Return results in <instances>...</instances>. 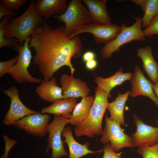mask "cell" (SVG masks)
<instances>
[{
    "label": "cell",
    "instance_id": "obj_1",
    "mask_svg": "<svg viewBox=\"0 0 158 158\" xmlns=\"http://www.w3.org/2000/svg\"><path fill=\"white\" fill-rule=\"evenodd\" d=\"M69 36L65 26L53 28L47 22L31 36L29 47L35 52L32 63L37 67L44 80H50L64 66L69 68L73 75L75 69L72 64L71 59L80 57L83 47L78 36L72 39Z\"/></svg>",
    "mask_w": 158,
    "mask_h": 158
},
{
    "label": "cell",
    "instance_id": "obj_2",
    "mask_svg": "<svg viewBox=\"0 0 158 158\" xmlns=\"http://www.w3.org/2000/svg\"><path fill=\"white\" fill-rule=\"evenodd\" d=\"M47 21L39 15L36 11L34 2L31 0L25 11L15 18L8 16L0 21V40L4 38L15 37L22 45L28 38L33 35L37 30Z\"/></svg>",
    "mask_w": 158,
    "mask_h": 158
},
{
    "label": "cell",
    "instance_id": "obj_3",
    "mask_svg": "<svg viewBox=\"0 0 158 158\" xmlns=\"http://www.w3.org/2000/svg\"><path fill=\"white\" fill-rule=\"evenodd\" d=\"M94 93V101L88 115L82 123L74 128V132L77 137L94 138L102 133V120L109 103L108 97L106 92L97 86Z\"/></svg>",
    "mask_w": 158,
    "mask_h": 158
},
{
    "label": "cell",
    "instance_id": "obj_4",
    "mask_svg": "<svg viewBox=\"0 0 158 158\" xmlns=\"http://www.w3.org/2000/svg\"><path fill=\"white\" fill-rule=\"evenodd\" d=\"M134 23L128 27L122 23L121 30L116 37L111 42L105 44L100 50L99 53L103 59L111 57L112 54L119 51L124 44L134 40L143 42L145 40L142 30V18L133 16Z\"/></svg>",
    "mask_w": 158,
    "mask_h": 158
},
{
    "label": "cell",
    "instance_id": "obj_5",
    "mask_svg": "<svg viewBox=\"0 0 158 158\" xmlns=\"http://www.w3.org/2000/svg\"><path fill=\"white\" fill-rule=\"evenodd\" d=\"M31 38V36L28 38L23 45L18 43L13 46L14 49L18 53V59L8 74L15 81L20 84L27 83L38 84L42 81L41 79L32 76L28 70L32 58L29 47Z\"/></svg>",
    "mask_w": 158,
    "mask_h": 158
},
{
    "label": "cell",
    "instance_id": "obj_6",
    "mask_svg": "<svg viewBox=\"0 0 158 158\" xmlns=\"http://www.w3.org/2000/svg\"><path fill=\"white\" fill-rule=\"evenodd\" d=\"M54 17L64 23L66 32L69 36L80 26L91 23L88 10L80 0L70 1L63 14Z\"/></svg>",
    "mask_w": 158,
    "mask_h": 158
},
{
    "label": "cell",
    "instance_id": "obj_7",
    "mask_svg": "<svg viewBox=\"0 0 158 158\" xmlns=\"http://www.w3.org/2000/svg\"><path fill=\"white\" fill-rule=\"evenodd\" d=\"M105 120V124L100 139L102 143H109L115 152L124 147L133 148L131 137L124 132L119 124L107 115Z\"/></svg>",
    "mask_w": 158,
    "mask_h": 158
},
{
    "label": "cell",
    "instance_id": "obj_8",
    "mask_svg": "<svg viewBox=\"0 0 158 158\" xmlns=\"http://www.w3.org/2000/svg\"><path fill=\"white\" fill-rule=\"evenodd\" d=\"M70 119L64 118L61 115H55L53 120L49 123L46 152L50 149L51 150V158H60L69 155V154L65 149L61 137L63 128L67 124L70 123Z\"/></svg>",
    "mask_w": 158,
    "mask_h": 158
},
{
    "label": "cell",
    "instance_id": "obj_9",
    "mask_svg": "<svg viewBox=\"0 0 158 158\" xmlns=\"http://www.w3.org/2000/svg\"><path fill=\"white\" fill-rule=\"evenodd\" d=\"M121 29V26L115 24L99 25L91 23L78 27L69 37L72 39L79 34L88 32L93 35L96 43L106 44L116 37Z\"/></svg>",
    "mask_w": 158,
    "mask_h": 158
},
{
    "label": "cell",
    "instance_id": "obj_10",
    "mask_svg": "<svg viewBox=\"0 0 158 158\" xmlns=\"http://www.w3.org/2000/svg\"><path fill=\"white\" fill-rule=\"evenodd\" d=\"M18 91V88L13 86L3 91L11 101L9 109L3 120L4 124L6 125H13L16 121L29 115L38 112L28 108L23 104L19 98Z\"/></svg>",
    "mask_w": 158,
    "mask_h": 158
},
{
    "label": "cell",
    "instance_id": "obj_11",
    "mask_svg": "<svg viewBox=\"0 0 158 158\" xmlns=\"http://www.w3.org/2000/svg\"><path fill=\"white\" fill-rule=\"evenodd\" d=\"M51 116L38 113L31 114L16 121L13 126L33 136L43 137L47 134Z\"/></svg>",
    "mask_w": 158,
    "mask_h": 158
},
{
    "label": "cell",
    "instance_id": "obj_12",
    "mask_svg": "<svg viewBox=\"0 0 158 158\" xmlns=\"http://www.w3.org/2000/svg\"><path fill=\"white\" fill-rule=\"evenodd\" d=\"M136 132L131 135L133 147L143 146H152L158 143V127H154L144 123L135 114L133 115Z\"/></svg>",
    "mask_w": 158,
    "mask_h": 158
},
{
    "label": "cell",
    "instance_id": "obj_13",
    "mask_svg": "<svg viewBox=\"0 0 158 158\" xmlns=\"http://www.w3.org/2000/svg\"><path fill=\"white\" fill-rule=\"evenodd\" d=\"M60 83L63 99L83 97L88 96L91 91L85 82L80 78L73 77V75H62L60 78Z\"/></svg>",
    "mask_w": 158,
    "mask_h": 158
},
{
    "label": "cell",
    "instance_id": "obj_14",
    "mask_svg": "<svg viewBox=\"0 0 158 158\" xmlns=\"http://www.w3.org/2000/svg\"><path fill=\"white\" fill-rule=\"evenodd\" d=\"M134 69L130 79L132 86L130 93V97H134L140 95L147 97L158 108V98L153 90L152 84L145 78L138 66H136Z\"/></svg>",
    "mask_w": 158,
    "mask_h": 158
},
{
    "label": "cell",
    "instance_id": "obj_15",
    "mask_svg": "<svg viewBox=\"0 0 158 158\" xmlns=\"http://www.w3.org/2000/svg\"><path fill=\"white\" fill-rule=\"evenodd\" d=\"M61 136L64 137L63 142L68 146L69 152V158H81L88 154H96L103 151V150L97 151L89 150L90 144L89 142L82 144L77 142L73 136L70 126L64 128L61 133Z\"/></svg>",
    "mask_w": 158,
    "mask_h": 158
},
{
    "label": "cell",
    "instance_id": "obj_16",
    "mask_svg": "<svg viewBox=\"0 0 158 158\" xmlns=\"http://www.w3.org/2000/svg\"><path fill=\"white\" fill-rule=\"evenodd\" d=\"M67 0H37L34 2L35 9L38 14L45 19L51 15H60L66 10Z\"/></svg>",
    "mask_w": 158,
    "mask_h": 158
},
{
    "label": "cell",
    "instance_id": "obj_17",
    "mask_svg": "<svg viewBox=\"0 0 158 158\" xmlns=\"http://www.w3.org/2000/svg\"><path fill=\"white\" fill-rule=\"evenodd\" d=\"M86 5L91 23L99 25L111 24L106 8L107 0H83Z\"/></svg>",
    "mask_w": 158,
    "mask_h": 158
},
{
    "label": "cell",
    "instance_id": "obj_18",
    "mask_svg": "<svg viewBox=\"0 0 158 158\" xmlns=\"http://www.w3.org/2000/svg\"><path fill=\"white\" fill-rule=\"evenodd\" d=\"M56 82L53 76L49 80L42 81L35 90L39 98L46 102L52 103L63 99L62 88L57 85Z\"/></svg>",
    "mask_w": 158,
    "mask_h": 158
},
{
    "label": "cell",
    "instance_id": "obj_19",
    "mask_svg": "<svg viewBox=\"0 0 158 158\" xmlns=\"http://www.w3.org/2000/svg\"><path fill=\"white\" fill-rule=\"evenodd\" d=\"M123 71L122 68H121L114 75L107 78L96 75L94 81L97 86L107 94L108 97H111L110 92L114 87L130 79L133 73L130 72L123 73Z\"/></svg>",
    "mask_w": 158,
    "mask_h": 158
},
{
    "label": "cell",
    "instance_id": "obj_20",
    "mask_svg": "<svg viewBox=\"0 0 158 158\" xmlns=\"http://www.w3.org/2000/svg\"><path fill=\"white\" fill-rule=\"evenodd\" d=\"M137 56L141 59L144 71L154 84L158 82V63L154 59L152 48L147 46L138 49Z\"/></svg>",
    "mask_w": 158,
    "mask_h": 158
},
{
    "label": "cell",
    "instance_id": "obj_21",
    "mask_svg": "<svg viewBox=\"0 0 158 158\" xmlns=\"http://www.w3.org/2000/svg\"><path fill=\"white\" fill-rule=\"evenodd\" d=\"M76 99L69 98L55 101L49 106L41 110L42 114H52L60 115L66 118L70 119L73 110L77 104Z\"/></svg>",
    "mask_w": 158,
    "mask_h": 158
},
{
    "label": "cell",
    "instance_id": "obj_22",
    "mask_svg": "<svg viewBox=\"0 0 158 158\" xmlns=\"http://www.w3.org/2000/svg\"><path fill=\"white\" fill-rule=\"evenodd\" d=\"M130 91L128 90L123 94L118 92L117 97L111 103H109L107 109L110 114V118L120 126L126 123L124 118V107L130 95Z\"/></svg>",
    "mask_w": 158,
    "mask_h": 158
},
{
    "label": "cell",
    "instance_id": "obj_23",
    "mask_svg": "<svg viewBox=\"0 0 158 158\" xmlns=\"http://www.w3.org/2000/svg\"><path fill=\"white\" fill-rule=\"evenodd\" d=\"M95 97L87 96L82 97L81 101L77 103L70 118V124L75 126L82 123L88 115L93 103Z\"/></svg>",
    "mask_w": 158,
    "mask_h": 158
},
{
    "label": "cell",
    "instance_id": "obj_24",
    "mask_svg": "<svg viewBox=\"0 0 158 158\" xmlns=\"http://www.w3.org/2000/svg\"><path fill=\"white\" fill-rule=\"evenodd\" d=\"M135 4L140 6L144 12L142 18V28L144 30L158 14V0H132Z\"/></svg>",
    "mask_w": 158,
    "mask_h": 158
},
{
    "label": "cell",
    "instance_id": "obj_25",
    "mask_svg": "<svg viewBox=\"0 0 158 158\" xmlns=\"http://www.w3.org/2000/svg\"><path fill=\"white\" fill-rule=\"evenodd\" d=\"M136 152L142 158H158V143L152 146H143L139 147Z\"/></svg>",
    "mask_w": 158,
    "mask_h": 158
},
{
    "label": "cell",
    "instance_id": "obj_26",
    "mask_svg": "<svg viewBox=\"0 0 158 158\" xmlns=\"http://www.w3.org/2000/svg\"><path fill=\"white\" fill-rule=\"evenodd\" d=\"M28 1L27 0H0V3L5 8L14 11L18 10Z\"/></svg>",
    "mask_w": 158,
    "mask_h": 158
},
{
    "label": "cell",
    "instance_id": "obj_27",
    "mask_svg": "<svg viewBox=\"0 0 158 158\" xmlns=\"http://www.w3.org/2000/svg\"><path fill=\"white\" fill-rule=\"evenodd\" d=\"M143 33L145 37L158 35V14L153 18L147 27L143 30Z\"/></svg>",
    "mask_w": 158,
    "mask_h": 158
},
{
    "label": "cell",
    "instance_id": "obj_28",
    "mask_svg": "<svg viewBox=\"0 0 158 158\" xmlns=\"http://www.w3.org/2000/svg\"><path fill=\"white\" fill-rule=\"evenodd\" d=\"M18 59V55L8 61L0 62V77L5 74H8L13 67L16 63Z\"/></svg>",
    "mask_w": 158,
    "mask_h": 158
},
{
    "label": "cell",
    "instance_id": "obj_29",
    "mask_svg": "<svg viewBox=\"0 0 158 158\" xmlns=\"http://www.w3.org/2000/svg\"><path fill=\"white\" fill-rule=\"evenodd\" d=\"M104 155L102 158H121L120 154L116 152L112 148L109 143L104 145L103 148Z\"/></svg>",
    "mask_w": 158,
    "mask_h": 158
},
{
    "label": "cell",
    "instance_id": "obj_30",
    "mask_svg": "<svg viewBox=\"0 0 158 158\" xmlns=\"http://www.w3.org/2000/svg\"><path fill=\"white\" fill-rule=\"evenodd\" d=\"M5 143V149L4 154L1 158H7L8 153L11 148L17 143V141L9 138L6 135H3Z\"/></svg>",
    "mask_w": 158,
    "mask_h": 158
},
{
    "label": "cell",
    "instance_id": "obj_31",
    "mask_svg": "<svg viewBox=\"0 0 158 158\" xmlns=\"http://www.w3.org/2000/svg\"><path fill=\"white\" fill-rule=\"evenodd\" d=\"M16 13L14 11L10 10L4 7L0 3V20H1L4 17L10 16H14Z\"/></svg>",
    "mask_w": 158,
    "mask_h": 158
},
{
    "label": "cell",
    "instance_id": "obj_32",
    "mask_svg": "<svg viewBox=\"0 0 158 158\" xmlns=\"http://www.w3.org/2000/svg\"><path fill=\"white\" fill-rule=\"evenodd\" d=\"M96 54L95 52L91 51H88L85 52L82 57L83 61L85 63L93 59H95Z\"/></svg>",
    "mask_w": 158,
    "mask_h": 158
},
{
    "label": "cell",
    "instance_id": "obj_33",
    "mask_svg": "<svg viewBox=\"0 0 158 158\" xmlns=\"http://www.w3.org/2000/svg\"><path fill=\"white\" fill-rule=\"evenodd\" d=\"M98 62L95 59L87 61L85 63V68L88 70L92 71L97 67Z\"/></svg>",
    "mask_w": 158,
    "mask_h": 158
},
{
    "label": "cell",
    "instance_id": "obj_34",
    "mask_svg": "<svg viewBox=\"0 0 158 158\" xmlns=\"http://www.w3.org/2000/svg\"><path fill=\"white\" fill-rule=\"evenodd\" d=\"M152 87L154 93L158 97V82L152 84Z\"/></svg>",
    "mask_w": 158,
    "mask_h": 158
},
{
    "label": "cell",
    "instance_id": "obj_35",
    "mask_svg": "<svg viewBox=\"0 0 158 158\" xmlns=\"http://www.w3.org/2000/svg\"><path fill=\"white\" fill-rule=\"evenodd\" d=\"M156 124L158 126V119H157L156 120Z\"/></svg>",
    "mask_w": 158,
    "mask_h": 158
},
{
    "label": "cell",
    "instance_id": "obj_36",
    "mask_svg": "<svg viewBox=\"0 0 158 158\" xmlns=\"http://www.w3.org/2000/svg\"></svg>",
    "mask_w": 158,
    "mask_h": 158
}]
</instances>
